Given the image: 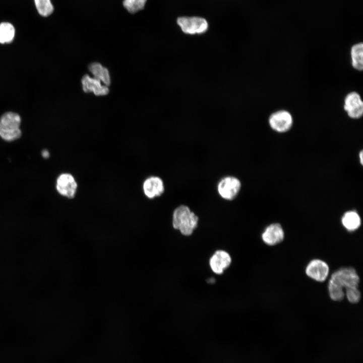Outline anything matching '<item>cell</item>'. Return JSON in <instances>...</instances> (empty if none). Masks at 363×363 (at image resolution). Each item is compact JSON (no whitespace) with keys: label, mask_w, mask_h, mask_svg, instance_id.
Here are the masks:
<instances>
[{"label":"cell","mask_w":363,"mask_h":363,"mask_svg":"<svg viewBox=\"0 0 363 363\" xmlns=\"http://www.w3.org/2000/svg\"><path fill=\"white\" fill-rule=\"evenodd\" d=\"M42 154L43 157L47 158L49 157V152L48 151L44 150L42 151Z\"/></svg>","instance_id":"44dd1931"},{"label":"cell","mask_w":363,"mask_h":363,"mask_svg":"<svg viewBox=\"0 0 363 363\" xmlns=\"http://www.w3.org/2000/svg\"><path fill=\"white\" fill-rule=\"evenodd\" d=\"M147 0H124L123 5L131 13H135L144 9Z\"/></svg>","instance_id":"d6986e66"},{"label":"cell","mask_w":363,"mask_h":363,"mask_svg":"<svg viewBox=\"0 0 363 363\" xmlns=\"http://www.w3.org/2000/svg\"><path fill=\"white\" fill-rule=\"evenodd\" d=\"M15 30L13 25L9 22L0 23V43L12 42L14 38Z\"/></svg>","instance_id":"e0dca14e"},{"label":"cell","mask_w":363,"mask_h":363,"mask_svg":"<svg viewBox=\"0 0 363 363\" xmlns=\"http://www.w3.org/2000/svg\"><path fill=\"white\" fill-rule=\"evenodd\" d=\"M177 23L182 31L188 35L203 34L208 27L207 21L201 17H180L178 18Z\"/></svg>","instance_id":"5b68a950"},{"label":"cell","mask_w":363,"mask_h":363,"mask_svg":"<svg viewBox=\"0 0 363 363\" xmlns=\"http://www.w3.org/2000/svg\"><path fill=\"white\" fill-rule=\"evenodd\" d=\"M81 83L83 90L86 93L92 92L95 95L102 96L105 95L109 92L107 86L102 85L100 80L95 78H91L88 75L82 77Z\"/></svg>","instance_id":"7c38bea8"},{"label":"cell","mask_w":363,"mask_h":363,"mask_svg":"<svg viewBox=\"0 0 363 363\" xmlns=\"http://www.w3.org/2000/svg\"><path fill=\"white\" fill-rule=\"evenodd\" d=\"M268 124L275 132L284 133L291 129L293 124V118L290 112L285 109H280L270 115Z\"/></svg>","instance_id":"277c9868"},{"label":"cell","mask_w":363,"mask_h":363,"mask_svg":"<svg viewBox=\"0 0 363 363\" xmlns=\"http://www.w3.org/2000/svg\"><path fill=\"white\" fill-rule=\"evenodd\" d=\"M36 9L39 14L43 17L49 16L53 11L50 0H34Z\"/></svg>","instance_id":"ac0fdd59"},{"label":"cell","mask_w":363,"mask_h":363,"mask_svg":"<svg viewBox=\"0 0 363 363\" xmlns=\"http://www.w3.org/2000/svg\"><path fill=\"white\" fill-rule=\"evenodd\" d=\"M198 217L188 206L180 205L173 211L172 225L186 236L191 235L198 226Z\"/></svg>","instance_id":"6da1fadb"},{"label":"cell","mask_w":363,"mask_h":363,"mask_svg":"<svg viewBox=\"0 0 363 363\" xmlns=\"http://www.w3.org/2000/svg\"><path fill=\"white\" fill-rule=\"evenodd\" d=\"M343 226L349 231H354L359 228L361 219L358 214L355 211L345 212L341 219Z\"/></svg>","instance_id":"2e32d148"},{"label":"cell","mask_w":363,"mask_h":363,"mask_svg":"<svg viewBox=\"0 0 363 363\" xmlns=\"http://www.w3.org/2000/svg\"><path fill=\"white\" fill-rule=\"evenodd\" d=\"M20 116L17 113L8 112L0 117V137L5 141H13L21 135L20 128Z\"/></svg>","instance_id":"7a4b0ae2"},{"label":"cell","mask_w":363,"mask_h":363,"mask_svg":"<svg viewBox=\"0 0 363 363\" xmlns=\"http://www.w3.org/2000/svg\"><path fill=\"white\" fill-rule=\"evenodd\" d=\"M345 294L348 301L352 304L357 303L359 301L361 296L358 287H353L346 289Z\"/></svg>","instance_id":"ffe728a7"},{"label":"cell","mask_w":363,"mask_h":363,"mask_svg":"<svg viewBox=\"0 0 363 363\" xmlns=\"http://www.w3.org/2000/svg\"><path fill=\"white\" fill-rule=\"evenodd\" d=\"M329 271L328 265L319 259L311 261L306 269V274L309 277L319 282H323L326 280Z\"/></svg>","instance_id":"9c48e42d"},{"label":"cell","mask_w":363,"mask_h":363,"mask_svg":"<svg viewBox=\"0 0 363 363\" xmlns=\"http://www.w3.org/2000/svg\"><path fill=\"white\" fill-rule=\"evenodd\" d=\"M89 71L94 78L102 81L106 86L110 84V76L108 70L98 63H92L88 66Z\"/></svg>","instance_id":"9a60e30c"},{"label":"cell","mask_w":363,"mask_h":363,"mask_svg":"<svg viewBox=\"0 0 363 363\" xmlns=\"http://www.w3.org/2000/svg\"><path fill=\"white\" fill-rule=\"evenodd\" d=\"M231 262L229 254L223 250L216 251L211 257L209 265L212 271L217 274H221Z\"/></svg>","instance_id":"30bf717a"},{"label":"cell","mask_w":363,"mask_h":363,"mask_svg":"<svg viewBox=\"0 0 363 363\" xmlns=\"http://www.w3.org/2000/svg\"><path fill=\"white\" fill-rule=\"evenodd\" d=\"M241 188L240 180L236 177L228 176L222 178L218 183L217 190L219 195L227 200L234 199Z\"/></svg>","instance_id":"52a82bcc"},{"label":"cell","mask_w":363,"mask_h":363,"mask_svg":"<svg viewBox=\"0 0 363 363\" xmlns=\"http://www.w3.org/2000/svg\"><path fill=\"white\" fill-rule=\"evenodd\" d=\"M145 195L150 199L160 196L164 191L162 180L157 176H151L147 178L143 184Z\"/></svg>","instance_id":"4fadbf2b"},{"label":"cell","mask_w":363,"mask_h":363,"mask_svg":"<svg viewBox=\"0 0 363 363\" xmlns=\"http://www.w3.org/2000/svg\"><path fill=\"white\" fill-rule=\"evenodd\" d=\"M351 64L352 68L357 71L363 70V44L355 43L350 49Z\"/></svg>","instance_id":"5bb4252c"},{"label":"cell","mask_w":363,"mask_h":363,"mask_svg":"<svg viewBox=\"0 0 363 363\" xmlns=\"http://www.w3.org/2000/svg\"><path fill=\"white\" fill-rule=\"evenodd\" d=\"M284 236L281 225L279 223H273L268 226L262 234L264 242L268 245L274 246L281 243Z\"/></svg>","instance_id":"8fae6325"},{"label":"cell","mask_w":363,"mask_h":363,"mask_svg":"<svg viewBox=\"0 0 363 363\" xmlns=\"http://www.w3.org/2000/svg\"><path fill=\"white\" fill-rule=\"evenodd\" d=\"M362 155H363V153H362V151H361L359 153V159H360V162L361 165H362V161H363Z\"/></svg>","instance_id":"7402d4cb"},{"label":"cell","mask_w":363,"mask_h":363,"mask_svg":"<svg viewBox=\"0 0 363 363\" xmlns=\"http://www.w3.org/2000/svg\"><path fill=\"white\" fill-rule=\"evenodd\" d=\"M56 188L61 195L73 198L77 191V184L72 174L63 173L56 179Z\"/></svg>","instance_id":"ba28073f"},{"label":"cell","mask_w":363,"mask_h":363,"mask_svg":"<svg viewBox=\"0 0 363 363\" xmlns=\"http://www.w3.org/2000/svg\"><path fill=\"white\" fill-rule=\"evenodd\" d=\"M343 109L350 118H361L363 115V101L360 94L356 91L347 93L344 99Z\"/></svg>","instance_id":"8992f818"},{"label":"cell","mask_w":363,"mask_h":363,"mask_svg":"<svg viewBox=\"0 0 363 363\" xmlns=\"http://www.w3.org/2000/svg\"><path fill=\"white\" fill-rule=\"evenodd\" d=\"M359 282V276L355 269L351 267H346L334 272L329 283L342 289H346L350 287H358Z\"/></svg>","instance_id":"3957f363"}]
</instances>
